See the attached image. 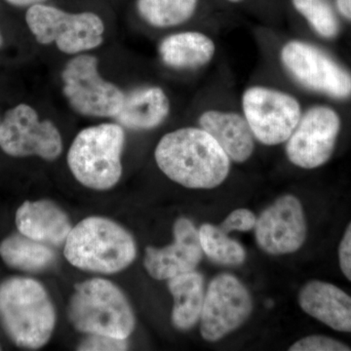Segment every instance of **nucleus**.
Segmentation results:
<instances>
[{
    "mask_svg": "<svg viewBox=\"0 0 351 351\" xmlns=\"http://www.w3.org/2000/svg\"><path fill=\"white\" fill-rule=\"evenodd\" d=\"M168 289L174 299L173 326L186 332L199 322L205 298L204 277L199 272H186L168 279Z\"/></svg>",
    "mask_w": 351,
    "mask_h": 351,
    "instance_id": "obj_20",
    "label": "nucleus"
},
{
    "mask_svg": "<svg viewBox=\"0 0 351 351\" xmlns=\"http://www.w3.org/2000/svg\"><path fill=\"white\" fill-rule=\"evenodd\" d=\"M213 39L200 32H181L161 40L158 52L163 64L171 69H197L211 63L216 55Z\"/></svg>",
    "mask_w": 351,
    "mask_h": 351,
    "instance_id": "obj_19",
    "label": "nucleus"
},
{
    "mask_svg": "<svg viewBox=\"0 0 351 351\" xmlns=\"http://www.w3.org/2000/svg\"><path fill=\"white\" fill-rule=\"evenodd\" d=\"M336 6L339 15L351 22V0H336Z\"/></svg>",
    "mask_w": 351,
    "mask_h": 351,
    "instance_id": "obj_29",
    "label": "nucleus"
},
{
    "mask_svg": "<svg viewBox=\"0 0 351 351\" xmlns=\"http://www.w3.org/2000/svg\"><path fill=\"white\" fill-rule=\"evenodd\" d=\"M341 126V117L334 108L321 105L309 108L286 142L288 160L302 169L324 165L334 154Z\"/></svg>",
    "mask_w": 351,
    "mask_h": 351,
    "instance_id": "obj_12",
    "label": "nucleus"
},
{
    "mask_svg": "<svg viewBox=\"0 0 351 351\" xmlns=\"http://www.w3.org/2000/svg\"><path fill=\"white\" fill-rule=\"evenodd\" d=\"M198 232L203 254L212 262L225 267H239L246 260L244 247L230 239L219 226L203 223Z\"/></svg>",
    "mask_w": 351,
    "mask_h": 351,
    "instance_id": "obj_23",
    "label": "nucleus"
},
{
    "mask_svg": "<svg viewBox=\"0 0 351 351\" xmlns=\"http://www.w3.org/2000/svg\"><path fill=\"white\" fill-rule=\"evenodd\" d=\"M198 0H138L142 19L158 29L184 24L193 17Z\"/></svg>",
    "mask_w": 351,
    "mask_h": 351,
    "instance_id": "obj_22",
    "label": "nucleus"
},
{
    "mask_svg": "<svg viewBox=\"0 0 351 351\" xmlns=\"http://www.w3.org/2000/svg\"><path fill=\"white\" fill-rule=\"evenodd\" d=\"M230 3H239V2L244 1V0H228Z\"/></svg>",
    "mask_w": 351,
    "mask_h": 351,
    "instance_id": "obj_31",
    "label": "nucleus"
},
{
    "mask_svg": "<svg viewBox=\"0 0 351 351\" xmlns=\"http://www.w3.org/2000/svg\"><path fill=\"white\" fill-rule=\"evenodd\" d=\"M254 230L258 246L269 255H286L300 250L307 232L301 201L292 195L277 198L261 213Z\"/></svg>",
    "mask_w": 351,
    "mask_h": 351,
    "instance_id": "obj_13",
    "label": "nucleus"
},
{
    "mask_svg": "<svg viewBox=\"0 0 351 351\" xmlns=\"http://www.w3.org/2000/svg\"><path fill=\"white\" fill-rule=\"evenodd\" d=\"M64 255L77 269L112 274L135 261L137 247L130 233L119 223L103 217H89L69 232Z\"/></svg>",
    "mask_w": 351,
    "mask_h": 351,
    "instance_id": "obj_3",
    "label": "nucleus"
},
{
    "mask_svg": "<svg viewBox=\"0 0 351 351\" xmlns=\"http://www.w3.org/2000/svg\"><path fill=\"white\" fill-rule=\"evenodd\" d=\"M241 107L256 141L269 147L287 142L302 115L301 103L292 94L262 85L245 90Z\"/></svg>",
    "mask_w": 351,
    "mask_h": 351,
    "instance_id": "obj_7",
    "label": "nucleus"
},
{
    "mask_svg": "<svg viewBox=\"0 0 351 351\" xmlns=\"http://www.w3.org/2000/svg\"><path fill=\"white\" fill-rule=\"evenodd\" d=\"M128 348L127 339L112 338L105 335H88L77 350L82 351H120Z\"/></svg>",
    "mask_w": 351,
    "mask_h": 351,
    "instance_id": "obj_27",
    "label": "nucleus"
},
{
    "mask_svg": "<svg viewBox=\"0 0 351 351\" xmlns=\"http://www.w3.org/2000/svg\"><path fill=\"white\" fill-rule=\"evenodd\" d=\"M16 226L25 237L59 247L73 230L68 214L50 200L25 201L16 213Z\"/></svg>",
    "mask_w": 351,
    "mask_h": 351,
    "instance_id": "obj_16",
    "label": "nucleus"
},
{
    "mask_svg": "<svg viewBox=\"0 0 351 351\" xmlns=\"http://www.w3.org/2000/svg\"><path fill=\"white\" fill-rule=\"evenodd\" d=\"M298 301L311 317L336 331L351 332V297L334 284L309 281L302 286Z\"/></svg>",
    "mask_w": 351,
    "mask_h": 351,
    "instance_id": "obj_15",
    "label": "nucleus"
},
{
    "mask_svg": "<svg viewBox=\"0 0 351 351\" xmlns=\"http://www.w3.org/2000/svg\"><path fill=\"white\" fill-rule=\"evenodd\" d=\"M290 351H350V346L341 341L322 336V335H313L295 341L289 348Z\"/></svg>",
    "mask_w": 351,
    "mask_h": 351,
    "instance_id": "obj_25",
    "label": "nucleus"
},
{
    "mask_svg": "<svg viewBox=\"0 0 351 351\" xmlns=\"http://www.w3.org/2000/svg\"><path fill=\"white\" fill-rule=\"evenodd\" d=\"M289 75L302 87L335 100L351 98V73L313 44L293 39L279 53Z\"/></svg>",
    "mask_w": 351,
    "mask_h": 351,
    "instance_id": "obj_8",
    "label": "nucleus"
},
{
    "mask_svg": "<svg viewBox=\"0 0 351 351\" xmlns=\"http://www.w3.org/2000/svg\"><path fill=\"white\" fill-rule=\"evenodd\" d=\"M339 261L341 271L351 281V221L339 243Z\"/></svg>",
    "mask_w": 351,
    "mask_h": 351,
    "instance_id": "obj_28",
    "label": "nucleus"
},
{
    "mask_svg": "<svg viewBox=\"0 0 351 351\" xmlns=\"http://www.w3.org/2000/svg\"><path fill=\"white\" fill-rule=\"evenodd\" d=\"M8 3L12 4L14 6L25 7L34 6L36 4H40L45 0H6Z\"/></svg>",
    "mask_w": 351,
    "mask_h": 351,
    "instance_id": "obj_30",
    "label": "nucleus"
},
{
    "mask_svg": "<svg viewBox=\"0 0 351 351\" xmlns=\"http://www.w3.org/2000/svg\"><path fill=\"white\" fill-rule=\"evenodd\" d=\"M2 44H3V38H2L1 32H0V48H1Z\"/></svg>",
    "mask_w": 351,
    "mask_h": 351,
    "instance_id": "obj_32",
    "label": "nucleus"
},
{
    "mask_svg": "<svg viewBox=\"0 0 351 351\" xmlns=\"http://www.w3.org/2000/svg\"><path fill=\"white\" fill-rule=\"evenodd\" d=\"M0 257L8 267L27 272L50 269L57 255L50 245L14 233L0 243Z\"/></svg>",
    "mask_w": 351,
    "mask_h": 351,
    "instance_id": "obj_21",
    "label": "nucleus"
},
{
    "mask_svg": "<svg viewBox=\"0 0 351 351\" xmlns=\"http://www.w3.org/2000/svg\"><path fill=\"white\" fill-rule=\"evenodd\" d=\"M253 300L237 277L219 274L208 285L200 316V335L216 343L237 331L250 317Z\"/></svg>",
    "mask_w": 351,
    "mask_h": 351,
    "instance_id": "obj_10",
    "label": "nucleus"
},
{
    "mask_svg": "<svg viewBox=\"0 0 351 351\" xmlns=\"http://www.w3.org/2000/svg\"><path fill=\"white\" fill-rule=\"evenodd\" d=\"M0 147L10 156L53 161L63 152V140L52 122L40 120L36 110L20 104L7 110L0 122Z\"/></svg>",
    "mask_w": 351,
    "mask_h": 351,
    "instance_id": "obj_11",
    "label": "nucleus"
},
{
    "mask_svg": "<svg viewBox=\"0 0 351 351\" xmlns=\"http://www.w3.org/2000/svg\"><path fill=\"white\" fill-rule=\"evenodd\" d=\"M198 123L217 141L230 161L244 163L253 156L256 138L243 114L208 110L200 115Z\"/></svg>",
    "mask_w": 351,
    "mask_h": 351,
    "instance_id": "obj_17",
    "label": "nucleus"
},
{
    "mask_svg": "<svg viewBox=\"0 0 351 351\" xmlns=\"http://www.w3.org/2000/svg\"><path fill=\"white\" fill-rule=\"evenodd\" d=\"M170 110L169 98L162 88L138 87L124 94L121 108L114 119L132 130H152L165 121Z\"/></svg>",
    "mask_w": 351,
    "mask_h": 351,
    "instance_id": "obj_18",
    "label": "nucleus"
},
{
    "mask_svg": "<svg viewBox=\"0 0 351 351\" xmlns=\"http://www.w3.org/2000/svg\"><path fill=\"white\" fill-rule=\"evenodd\" d=\"M292 4L320 38L334 39L338 36L339 20L327 0H292Z\"/></svg>",
    "mask_w": 351,
    "mask_h": 351,
    "instance_id": "obj_24",
    "label": "nucleus"
},
{
    "mask_svg": "<svg viewBox=\"0 0 351 351\" xmlns=\"http://www.w3.org/2000/svg\"><path fill=\"white\" fill-rule=\"evenodd\" d=\"M56 320L52 300L38 281L17 276L0 283V322L20 348L38 350L45 346Z\"/></svg>",
    "mask_w": 351,
    "mask_h": 351,
    "instance_id": "obj_2",
    "label": "nucleus"
},
{
    "mask_svg": "<svg viewBox=\"0 0 351 351\" xmlns=\"http://www.w3.org/2000/svg\"><path fill=\"white\" fill-rule=\"evenodd\" d=\"M257 223V217L246 208H239L228 215L219 228L230 233L232 232H247L253 230Z\"/></svg>",
    "mask_w": 351,
    "mask_h": 351,
    "instance_id": "obj_26",
    "label": "nucleus"
},
{
    "mask_svg": "<svg viewBox=\"0 0 351 351\" xmlns=\"http://www.w3.org/2000/svg\"><path fill=\"white\" fill-rule=\"evenodd\" d=\"M25 21L38 43H55L64 54H82L104 41L105 25L93 12L68 13L40 3L29 7Z\"/></svg>",
    "mask_w": 351,
    "mask_h": 351,
    "instance_id": "obj_6",
    "label": "nucleus"
},
{
    "mask_svg": "<svg viewBox=\"0 0 351 351\" xmlns=\"http://www.w3.org/2000/svg\"><path fill=\"white\" fill-rule=\"evenodd\" d=\"M69 319L78 332L127 339L135 316L126 295L107 279L76 284L68 307Z\"/></svg>",
    "mask_w": 351,
    "mask_h": 351,
    "instance_id": "obj_4",
    "label": "nucleus"
},
{
    "mask_svg": "<svg viewBox=\"0 0 351 351\" xmlns=\"http://www.w3.org/2000/svg\"><path fill=\"white\" fill-rule=\"evenodd\" d=\"M63 92L75 112L85 117H113L123 103L124 93L101 77L98 59L78 54L69 60L62 73Z\"/></svg>",
    "mask_w": 351,
    "mask_h": 351,
    "instance_id": "obj_9",
    "label": "nucleus"
},
{
    "mask_svg": "<svg viewBox=\"0 0 351 351\" xmlns=\"http://www.w3.org/2000/svg\"><path fill=\"white\" fill-rule=\"evenodd\" d=\"M154 157L164 175L191 189L221 186L230 174L232 162L217 141L200 127L166 134L157 144Z\"/></svg>",
    "mask_w": 351,
    "mask_h": 351,
    "instance_id": "obj_1",
    "label": "nucleus"
},
{
    "mask_svg": "<svg viewBox=\"0 0 351 351\" xmlns=\"http://www.w3.org/2000/svg\"><path fill=\"white\" fill-rule=\"evenodd\" d=\"M125 132L119 123L88 127L76 135L68 152V165L76 181L94 191H108L122 176Z\"/></svg>",
    "mask_w": 351,
    "mask_h": 351,
    "instance_id": "obj_5",
    "label": "nucleus"
},
{
    "mask_svg": "<svg viewBox=\"0 0 351 351\" xmlns=\"http://www.w3.org/2000/svg\"><path fill=\"white\" fill-rule=\"evenodd\" d=\"M174 242L163 248H145L144 265L147 274L156 280L195 270L203 257L199 232L191 219L179 218L173 226Z\"/></svg>",
    "mask_w": 351,
    "mask_h": 351,
    "instance_id": "obj_14",
    "label": "nucleus"
}]
</instances>
